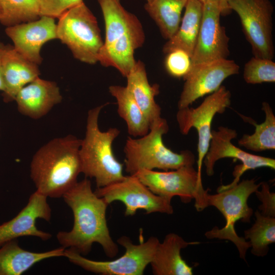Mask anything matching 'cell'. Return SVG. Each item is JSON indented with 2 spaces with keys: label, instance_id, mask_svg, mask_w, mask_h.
Listing matches in <instances>:
<instances>
[{
  "label": "cell",
  "instance_id": "31",
  "mask_svg": "<svg viewBox=\"0 0 275 275\" xmlns=\"http://www.w3.org/2000/svg\"><path fill=\"white\" fill-rule=\"evenodd\" d=\"M40 17L58 18L70 8L83 2V0H38Z\"/></svg>",
  "mask_w": 275,
  "mask_h": 275
},
{
  "label": "cell",
  "instance_id": "30",
  "mask_svg": "<svg viewBox=\"0 0 275 275\" xmlns=\"http://www.w3.org/2000/svg\"><path fill=\"white\" fill-rule=\"evenodd\" d=\"M164 66L171 76L183 78L191 68V57L182 50H173L166 54Z\"/></svg>",
  "mask_w": 275,
  "mask_h": 275
},
{
  "label": "cell",
  "instance_id": "28",
  "mask_svg": "<svg viewBox=\"0 0 275 275\" xmlns=\"http://www.w3.org/2000/svg\"><path fill=\"white\" fill-rule=\"evenodd\" d=\"M40 17L38 0H0V22L6 27Z\"/></svg>",
  "mask_w": 275,
  "mask_h": 275
},
{
  "label": "cell",
  "instance_id": "18",
  "mask_svg": "<svg viewBox=\"0 0 275 275\" xmlns=\"http://www.w3.org/2000/svg\"><path fill=\"white\" fill-rule=\"evenodd\" d=\"M62 100L57 84L39 76L21 88L15 98L19 112L35 119L45 115Z\"/></svg>",
  "mask_w": 275,
  "mask_h": 275
},
{
  "label": "cell",
  "instance_id": "10",
  "mask_svg": "<svg viewBox=\"0 0 275 275\" xmlns=\"http://www.w3.org/2000/svg\"><path fill=\"white\" fill-rule=\"evenodd\" d=\"M229 9L239 16L254 57L273 60V6L270 0H229Z\"/></svg>",
  "mask_w": 275,
  "mask_h": 275
},
{
  "label": "cell",
  "instance_id": "29",
  "mask_svg": "<svg viewBox=\"0 0 275 275\" xmlns=\"http://www.w3.org/2000/svg\"><path fill=\"white\" fill-rule=\"evenodd\" d=\"M244 80L249 84L275 82V63L273 60L252 57L243 68Z\"/></svg>",
  "mask_w": 275,
  "mask_h": 275
},
{
  "label": "cell",
  "instance_id": "21",
  "mask_svg": "<svg viewBox=\"0 0 275 275\" xmlns=\"http://www.w3.org/2000/svg\"><path fill=\"white\" fill-rule=\"evenodd\" d=\"M62 246L43 252H34L21 248L17 239L0 246V275H20L36 263L46 259L64 257Z\"/></svg>",
  "mask_w": 275,
  "mask_h": 275
},
{
  "label": "cell",
  "instance_id": "12",
  "mask_svg": "<svg viewBox=\"0 0 275 275\" xmlns=\"http://www.w3.org/2000/svg\"><path fill=\"white\" fill-rule=\"evenodd\" d=\"M94 193L109 205L115 201L122 202L126 216L134 215L139 209L144 210L147 214H171L174 211L171 199L155 194L134 175L125 176L119 181L97 188Z\"/></svg>",
  "mask_w": 275,
  "mask_h": 275
},
{
  "label": "cell",
  "instance_id": "24",
  "mask_svg": "<svg viewBox=\"0 0 275 275\" xmlns=\"http://www.w3.org/2000/svg\"><path fill=\"white\" fill-rule=\"evenodd\" d=\"M108 90L117 101L118 113L126 122L129 134L138 138L147 134L150 123L127 88L112 85Z\"/></svg>",
  "mask_w": 275,
  "mask_h": 275
},
{
  "label": "cell",
  "instance_id": "13",
  "mask_svg": "<svg viewBox=\"0 0 275 275\" xmlns=\"http://www.w3.org/2000/svg\"><path fill=\"white\" fill-rule=\"evenodd\" d=\"M212 138L208 150L204 157L203 162L208 176L214 174L216 162L225 158L239 160L242 163L236 166L233 172L234 179L231 183L222 185L218 189H226L237 184L240 177L246 171L257 168L266 167L275 169V159L248 153L235 146L231 141L236 139L237 132L235 129L225 126H219L217 130H212Z\"/></svg>",
  "mask_w": 275,
  "mask_h": 275
},
{
  "label": "cell",
  "instance_id": "11",
  "mask_svg": "<svg viewBox=\"0 0 275 275\" xmlns=\"http://www.w3.org/2000/svg\"><path fill=\"white\" fill-rule=\"evenodd\" d=\"M231 93L222 85L216 91L206 96L197 107L179 108L176 120L183 135L188 134L192 128L197 129L198 135L197 171L201 178V169L204 157L212 138L211 124L216 114H223L231 104Z\"/></svg>",
  "mask_w": 275,
  "mask_h": 275
},
{
  "label": "cell",
  "instance_id": "20",
  "mask_svg": "<svg viewBox=\"0 0 275 275\" xmlns=\"http://www.w3.org/2000/svg\"><path fill=\"white\" fill-rule=\"evenodd\" d=\"M198 241L187 242L179 235L170 233L162 242H159L150 263L155 275H192L193 267L183 260L181 250Z\"/></svg>",
  "mask_w": 275,
  "mask_h": 275
},
{
  "label": "cell",
  "instance_id": "9",
  "mask_svg": "<svg viewBox=\"0 0 275 275\" xmlns=\"http://www.w3.org/2000/svg\"><path fill=\"white\" fill-rule=\"evenodd\" d=\"M155 194L172 200L175 196L184 203L195 201L198 211L207 207L206 195L202 178L194 166H185L171 171L141 170L133 175Z\"/></svg>",
  "mask_w": 275,
  "mask_h": 275
},
{
  "label": "cell",
  "instance_id": "6",
  "mask_svg": "<svg viewBox=\"0 0 275 275\" xmlns=\"http://www.w3.org/2000/svg\"><path fill=\"white\" fill-rule=\"evenodd\" d=\"M255 179L243 180L235 185L220 190L217 193L206 195L207 207H216L223 215L226 225L222 228L215 227L205 233L208 239L218 238L228 240L237 247L239 256L245 260L246 251L251 247L249 241L236 233L234 225L238 221L250 223L253 210L248 204L251 194L259 189L260 183H256Z\"/></svg>",
  "mask_w": 275,
  "mask_h": 275
},
{
  "label": "cell",
  "instance_id": "7",
  "mask_svg": "<svg viewBox=\"0 0 275 275\" xmlns=\"http://www.w3.org/2000/svg\"><path fill=\"white\" fill-rule=\"evenodd\" d=\"M57 24V39L66 44L79 61L98 62L103 45L96 17L83 2L66 11Z\"/></svg>",
  "mask_w": 275,
  "mask_h": 275
},
{
  "label": "cell",
  "instance_id": "25",
  "mask_svg": "<svg viewBox=\"0 0 275 275\" xmlns=\"http://www.w3.org/2000/svg\"><path fill=\"white\" fill-rule=\"evenodd\" d=\"M261 109L265 114V120L257 124L250 117L239 116L245 122L255 127L252 134H244L238 141L239 146L259 152L275 149V116L270 104L266 101L262 103Z\"/></svg>",
  "mask_w": 275,
  "mask_h": 275
},
{
  "label": "cell",
  "instance_id": "23",
  "mask_svg": "<svg viewBox=\"0 0 275 275\" xmlns=\"http://www.w3.org/2000/svg\"><path fill=\"white\" fill-rule=\"evenodd\" d=\"M203 8V4L198 0L187 1L177 31L163 46L164 53L180 49L191 58L201 27Z\"/></svg>",
  "mask_w": 275,
  "mask_h": 275
},
{
  "label": "cell",
  "instance_id": "32",
  "mask_svg": "<svg viewBox=\"0 0 275 275\" xmlns=\"http://www.w3.org/2000/svg\"><path fill=\"white\" fill-rule=\"evenodd\" d=\"M261 190L255 191L257 197L261 202L258 206L260 213L266 216L275 217V194L270 191V186L266 182L260 183Z\"/></svg>",
  "mask_w": 275,
  "mask_h": 275
},
{
  "label": "cell",
  "instance_id": "27",
  "mask_svg": "<svg viewBox=\"0 0 275 275\" xmlns=\"http://www.w3.org/2000/svg\"><path fill=\"white\" fill-rule=\"evenodd\" d=\"M255 223L244 231V238L249 239L251 253L257 257H264L268 252V245L275 242V217L255 212Z\"/></svg>",
  "mask_w": 275,
  "mask_h": 275
},
{
  "label": "cell",
  "instance_id": "8",
  "mask_svg": "<svg viewBox=\"0 0 275 275\" xmlns=\"http://www.w3.org/2000/svg\"><path fill=\"white\" fill-rule=\"evenodd\" d=\"M160 241L155 236L146 241L143 239L134 244L126 236H121L117 242L125 250L121 257L112 261H95L88 259L71 249H65L64 256L72 263L93 273L103 275H142L150 264Z\"/></svg>",
  "mask_w": 275,
  "mask_h": 275
},
{
  "label": "cell",
  "instance_id": "3",
  "mask_svg": "<svg viewBox=\"0 0 275 275\" xmlns=\"http://www.w3.org/2000/svg\"><path fill=\"white\" fill-rule=\"evenodd\" d=\"M104 21L105 39L98 62L113 67L124 77L134 66V51L145 42V35L138 17L127 11L120 0H97Z\"/></svg>",
  "mask_w": 275,
  "mask_h": 275
},
{
  "label": "cell",
  "instance_id": "1",
  "mask_svg": "<svg viewBox=\"0 0 275 275\" xmlns=\"http://www.w3.org/2000/svg\"><path fill=\"white\" fill-rule=\"evenodd\" d=\"M62 198L72 211L74 222L70 231L57 234L61 246L86 256L93 243H98L107 256H116L118 246L110 235L106 218L109 204L92 190L90 180L86 178L77 181Z\"/></svg>",
  "mask_w": 275,
  "mask_h": 275
},
{
  "label": "cell",
  "instance_id": "4",
  "mask_svg": "<svg viewBox=\"0 0 275 275\" xmlns=\"http://www.w3.org/2000/svg\"><path fill=\"white\" fill-rule=\"evenodd\" d=\"M108 103L88 111L85 136L81 140L79 157L81 173L86 177L95 179L97 188L102 187L123 179V164L115 157L113 144L120 130L115 127L102 131L99 127V116Z\"/></svg>",
  "mask_w": 275,
  "mask_h": 275
},
{
  "label": "cell",
  "instance_id": "22",
  "mask_svg": "<svg viewBox=\"0 0 275 275\" xmlns=\"http://www.w3.org/2000/svg\"><path fill=\"white\" fill-rule=\"evenodd\" d=\"M126 87L151 125L161 117V107L155 98L159 93L158 84L149 82L144 64L136 61L126 76Z\"/></svg>",
  "mask_w": 275,
  "mask_h": 275
},
{
  "label": "cell",
  "instance_id": "5",
  "mask_svg": "<svg viewBox=\"0 0 275 275\" xmlns=\"http://www.w3.org/2000/svg\"><path fill=\"white\" fill-rule=\"evenodd\" d=\"M169 130L167 120L161 117L151 125L145 135L138 138L128 137L124 147L126 172L132 175L144 170L167 171L194 166L196 160L192 151L175 152L164 144L163 135Z\"/></svg>",
  "mask_w": 275,
  "mask_h": 275
},
{
  "label": "cell",
  "instance_id": "14",
  "mask_svg": "<svg viewBox=\"0 0 275 275\" xmlns=\"http://www.w3.org/2000/svg\"><path fill=\"white\" fill-rule=\"evenodd\" d=\"M239 66L233 60L221 59L191 67L183 78L184 83L178 108L189 106L199 98L216 91L228 77L239 73Z\"/></svg>",
  "mask_w": 275,
  "mask_h": 275
},
{
  "label": "cell",
  "instance_id": "26",
  "mask_svg": "<svg viewBox=\"0 0 275 275\" xmlns=\"http://www.w3.org/2000/svg\"><path fill=\"white\" fill-rule=\"evenodd\" d=\"M188 0H151L145 9L158 26L162 36L171 38L177 31L181 21L182 10Z\"/></svg>",
  "mask_w": 275,
  "mask_h": 275
},
{
  "label": "cell",
  "instance_id": "33",
  "mask_svg": "<svg viewBox=\"0 0 275 275\" xmlns=\"http://www.w3.org/2000/svg\"><path fill=\"white\" fill-rule=\"evenodd\" d=\"M203 4L207 2H214L218 3L223 10V15L228 14L231 11L229 9L228 2L229 0H198Z\"/></svg>",
  "mask_w": 275,
  "mask_h": 275
},
{
  "label": "cell",
  "instance_id": "17",
  "mask_svg": "<svg viewBox=\"0 0 275 275\" xmlns=\"http://www.w3.org/2000/svg\"><path fill=\"white\" fill-rule=\"evenodd\" d=\"M6 35L12 41L14 49L29 61L40 64L42 46L57 39L54 18L42 16L37 20L6 27Z\"/></svg>",
  "mask_w": 275,
  "mask_h": 275
},
{
  "label": "cell",
  "instance_id": "2",
  "mask_svg": "<svg viewBox=\"0 0 275 275\" xmlns=\"http://www.w3.org/2000/svg\"><path fill=\"white\" fill-rule=\"evenodd\" d=\"M81 141L72 135L56 138L35 153L30 176L37 191L46 197L59 198L77 183L81 173Z\"/></svg>",
  "mask_w": 275,
  "mask_h": 275
},
{
  "label": "cell",
  "instance_id": "34",
  "mask_svg": "<svg viewBox=\"0 0 275 275\" xmlns=\"http://www.w3.org/2000/svg\"><path fill=\"white\" fill-rule=\"evenodd\" d=\"M5 48L6 45H5L3 43L0 42V91H4L5 89L3 75L2 60Z\"/></svg>",
  "mask_w": 275,
  "mask_h": 275
},
{
  "label": "cell",
  "instance_id": "15",
  "mask_svg": "<svg viewBox=\"0 0 275 275\" xmlns=\"http://www.w3.org/2000/svg\"><path fill=\"white\" fill-rule=\"evenodd\" d=\"M222 15L223 10L218 3L203 4L201 27L191 58V66L228 59L229 38L221 23Z\"/></svg>",
  "mask_w": 275,
  "mask_h": 275
},
{
  "label": "cell",
  "instance_id": "16",
  "mask_svg": "<svg viewBox=\"0 0 275 275\" xmlns=\"http://www.w3.org/2000/svg\"><path fill=\"white\" fill-rule=\"evenodd\" d=\"M47 197L36 190L29 197L27 204L11 219L0 224V246L9 241L24 236H33L43 241L49 240L50 233L36 226L38 219L49 221L51 209Z\"/></svg>",
  "mask_w": 275,
  "mask_h": 275
},
{
  "label": "cell",
  "instance_id": "19",
  "mask_svg": "<svg viewBox=\"0 0 275 275\" xmlns=\"http://www.w3.org/2000/svg\"><path fill=\"white\" fill-rule=\"evenodd\" d=\"M38 65L25 58L11 45H6L2 67L5 102L15 100L19 91L39 77Z\"/></svg>",
  "mask_w": 275,
  "mask_h": 275
},
{
  "label": "cell",
  "instance_id": "35",
  "mask_svg": "<svg viewBox=\"0 0 275 275\" xmlns=\"http://www.w3.org/2000/svg\"><path fill=\"white\" fill-rule=\"evenodd\" d=\"M146 3H149L151 1V0H146Z\"/></svg>",
  "mask_w": 275,
  "mask_h": 275
}]
</instances>
